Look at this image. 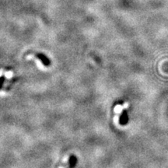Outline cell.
<instances>
[{"label": "cell", "mask_w": 168, "mask_h": 168, "mask_svg": "<svg viewBox=\"0 0 168 168\" xmlns=\"http://www.w3.org/2000/svg\"><path fill=\"white\" fill-rule=\"evenodd\" d=\"M128 122V114L126 113V111H124V113L122 114V117H121V119H120V122L122 125H125V124L127 123Z\"/></svg>", "instance_id": "6da1fadb"}, {"label": "cell", "mask_w": 168, "mask_h": 168, "mask_svg": "<svg viewBox=\"0 0 168 168\" xmlns=\"http://www.w3.org/2000/svg\"><path fill=\"white\" fill-rule=\"evenodd\" d=\"M39 58H41V60H42V62H43V63H45L46 66H48V65H49V60L47 59L45 57H44V56H42V55H40L39 56Z\"/></svg>", "instance_id": "3957f363"}, {"label": "cell", "mask_w": 168, "mask_h": 168, "mask_svg": "<svg viewBox=\"0 0 168 168\" xmlns=\"http://www.w3.org/2000/svg\"><path fill=\"white\" fill-rule=\"evenodd\" d=\"M76 158H75V157H73V156H72L71 157H70V162H69V164H70V168H72L75 165V164H76Z\"/></svg>", "instance_id": "7a4b0ae2"}]
</instances>
